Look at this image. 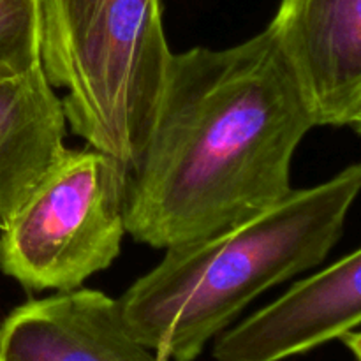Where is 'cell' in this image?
Instances as JSON below:
<instances>
[{
	"mask_svg": "<svg viewBox=\"0 0 361 361\" xmlns=\"http://www.w3.org/2000/svg\"><path fill=\"white\" fill-rule=\"evenodd\" d=\"M39 56L67 126L130 168L143 152L173 51L161 0H39Z\"/></svg>",
	"mask_w": 361,
	"mask_h": 361,
	"instance_id": "3957f363",
	"label": "cell"
},
{
	"mask_svg": "<svg viewBox=\"0 0 361 361\" xmlns=\"http://www.w3.org/2000/svg\"><path fill=\"white\" fill-rule=\"evenodd\" d=\"M39 60V0H0V67Z\"/></svg>",
	"mask_w": 361,
	"mask_h": 361,
	"instance_id": "9c48e42d",
	"label": "cell"
},
{
	"mask_svg": "<svg viewBox=\"0 0 361 361\" xmlns=\"http://www.w3.org/2000/svg\"><path fill=\"white\" fill-rule=\"evenodd\" d=\"M0 361H168L130 335L118 302L78 288L28 300L0 324Z\"/></svg>",
	"mask_w": 361,
	"mask_h": 361,
	"instance_id": "52a82bcc",
	"label": "cell"
},
{
	"mask_svg": "<svg viewBox=\"0 0 361 361\" xmlns=\"http://www.w3.org/2000/svg\"><path fill=\"white\" fill-rule=\"evenodd\" d=\"M360 187L361 166H348L235 228L164 249L116 300L130 335L168 361H196L261 293L326 259Z\"/></svg>",
	"mask_w": 361,
	"mask_h": 361,
	"instance_id": "7a4b0ae2",
	"label": "cell"
},
{
	"mask_svg": "<svg viewBox=\"0 0 361 361\" xmlns=\"http://www.w3.org/2000/svg\"><path fill=\"white\" fill-rule=\"evenodd\" d=\"M316 126L268 28L231 48L173 53L129 168L127 233L168 249L263 214L293 190V155Z\"/></svg>",
	"mask_w": 361,
	"mask_h": 361,
	"instance_id": "6da1fadb",
	"label": "cell"
},
{
	"mask_svg": "<svg viewBox=\"0 0 361 361\" xmlns=\"http://www.w3.org/2000/svg\"><path fill=\"white\" fill-rule=\"evenodd\" d=\"M317 126L361 130V0H282L268 25Z\"/></svg>",
	"mask_w": 361,
	"mask_h": 361,
	"instance_id": "5b68a950",
	"label": "cell"
},
{
	"mask_svg": "<svg viewBox=\"0 0 361 361\" xmlns=\"http://www.w3.org/2000/svg\"><path fill=\"white\" fill-rule=\"evenodd\" d=\"M361 250L296 282L288 293L217 335V361H284L331 341L344 342L361 321Z\"/></svg>",
	"mask_w": 361,
	"mask_h": 361,
	"instance_id": "8992f818",
	"label": "cell"
},
{
	"mask_svg": "<svg viewBox=\"0 0 361 361\" xmlns=\"http://www.w3.org/2000/svg\"><path fill=\"white\" fill-rule=\"evenodd\" d=\"M129 168L97 150H66L0 226V270L27 291H73L108 270L126 236Z\"/></svg>",
	"mask_w": 361,
	"mask_h": 361,
	"instance_id": "277c9868",
	"label": "cell"
},
{
	"mask_svg": "<svg viewBox=\"0 0 361 361\" xmlns=\"http://www.w3.org/2000/svg\"><path fill=\"white\" fill-rule=\"evenodd\" d=\"M66 126L62 99L41 60L0 67V226L67 150Z\"/></svg>",
	"mask_w": 361,
	"mask_h": 361,
	"instance_id": "ba28073f",
	"label": "cell"
}]
</instances>
